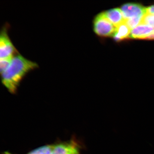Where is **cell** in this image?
I'll return each mask as SVG.
<instances>
[{"mask_svg":"<svg viewBox=\"0 0 154 154\" xmlns=\"http://www.w3.org/2000/svg\"><path fill=\"white\" fill-rule=\"evenodd\" d=\"M105 17L116 27L119 26L125 21L121 9L114 8L103 12Z\"/></svg>","mask_w":154,"mask_h":154,"instance_id":"cell-6","label":"cell"},{"mask_svg":"<svg viewBox=\"0 0 154 154\" xmlns=\"http://www.w3.org/2000/svg\"><path fill=\"white\" fill-rule=\"evenodd\" d=\"M140 24L149 25L154 28V15L145 14L142 17Z\"/></svg>","mask_w":154,"mask_h":154,"instance_id":"cell-11","label":"cell"},{"mask_svg":"<svg viewBox=\"0 0 154 154\" xmlns=\"http://www.w3.org/2000/svg\"><path fill=\"white\" fill-rule=\"evenodd\" d=\"M38 68L36 63L18 54L13 58L9 67L1 74L2 84L9 92L15 94L24 78Z\"/></svg>","mask_w":154,"mask_h":154,"instance_id":"cell-1","label":"cell"},{"mask_svg":"<svg viewBox=\"0 0 154 154\" xmlns=\"http://www.w3.org/2000/svg\"><path fill=\"white\" fill-rule=\"evenodd\" d=\"M146 14L154 15V5L146 8Z\"/></svg>","mask_w":154,"mask_h":154,"instance_id":"cell-13","label":"cell"},{"mask_svg":"<svg viewBox=\"0 0 154 154\" xmlns=\"http://www.w3.org/2000/svg\"></svg>","mask_w":154,"mask_h":154,"instance_id":"cell-16","label":"cell"},{"mask_svg":"<svg viewBox=\"0 0 154 154\" xmlns=\"http://www.w3.org/2000/svg\"><path fill=\"white\" fill-rule=\"evenodd\" d=\"M120 9L125 20L137 17H143L146 14V8H144L140 4H125L122 6Z\"/></svg>","mask_w":154,"mask_h":154,"instance_id":"cell-4","label":"cell"},{"mask_svg":"<svg viewBox=\"0 0 154 154\" xmlns=\"http://www.w3.org/2000/svg\"><path fill=\"white\" fill-rule=\"evenodd\" d=\"M93 29L96 35L100 37L113 36L116 27L105 17L102 13L96 15L93 20Z\"/></svg>","mask_w":154,"mask_h":154,"instance_id":"cell-3","label":"cell"},{"mask_svg":"<svg viewBox=\"0 0 154 154\" xmlns=\"http://www.w3.org/2000/svg\"><path fill=\"white\" fill-rule=\"evenodd\" d=\"M79 154V150L75 143H65L54 145L52 154Z\"/></svg>","mask_w":154,"mask_h":154,"instance_id":"cell-7","label":"cell"},{"mask_svg":"<svg viewBox=\"0 0 154 154\" xmlns=\"http://www.w3.org/2000/svg\"><path fill=\"white\" fill-rule=\"evenodd\" d=\"M144 39H148V40H154V32L151 34L146 37Z\"/></svg>","mask_w":154,"mask_h":154,"instance_id":"cell-14","label":"cell"},{"mask_svg":"<svg viewBox=\"0 0 154 154\" xmlns=\"http://www.w3.org/2000/svg\"><path fill=\"white\" fill-rule=\"evenodd\" d=\"M6 154H11L9 153H8V152H6Z\"/></svg>","mask_w":154,"mask_h":154,"instance_id":"cell-15","label":"cell"},{"mask_svg":"<svg viewBox=\"0 0 154 154\" xmlns=\"http://www.w3.org/2000/svg\"><path fill=\"white\" fill-rule=\"evenodd\" d=\"M143 17H137V18H132V19L125 20V23L128 27L132 30L134 28L136 27L140 24Z\"/></svg>","mask_w":154,"mask_h":154,"instance_id":"cell-10","label":"cell"},{"mask_svg":"<svg viewBox=\"0 0 154 154\" xmlns=\"http://www.w3.org/2000/svg\"><path fill=\"white\" fill-rule=\"evenodd\" d=\"M154 32V28L149 25L140 24L131 30L130 38L144 39Z\"/></svg>","mask_w":154,"mask_h":154,"instance_id":"cell-5","label":"cell"},{"mask_svg":"<svg viewBox=\"0 0 154 154\" xmlns=\"http://www.w3.org/2000/svg\"><path fill=\"white\" fill-rule=\"evenodd\" d=\"M54 145L43 146L35 149L28 154H52Z\"/></svg>","mask_w":154,"mask_h":154,"instance_id":"cell-9","label":"cell"},{"mask_svg":"<svg viewBox=\"0 0 154 154\" xmlns=\"http://www.w3.org/2000/svg\"><path fill=\"white\" fill-rule=\"evenodd\" d=\"M13 58L0 59V73L1 74L4 72L9 67Z\"/></svg>","mask_w":154,"mask_h":154,"instance_id":"cell-12","label":"cell"},{"mask_svg":"<svg viewBox=\"0 0 154 154\" xmlns=\"http://www.w3.org/2000/svg\"><path fill=\"white\" fill-rule=\"evenodd\" d=\"M8 23L2 28L0 33V59L12 58L19 53L9 36Z\"/></svg>","mask_w":154,"mask_h":154,"instance_id":"cell-2","label":"cell"},{"mask_svg":"<svg viewBox=\"0 0 154 154\" xmlns=\"http://www.w3.org/2000/svg\"><path fill=\"white\" fill-rule=\"evenodd\" d=\"M131 29L125 22L116 27L115 33L113 37L115 41H121L125 39L129 38Z\"/></svg>","mask_w":154,"mask_h":154,"instance_id":"cell-8","label":"cell"}]
</instances>
